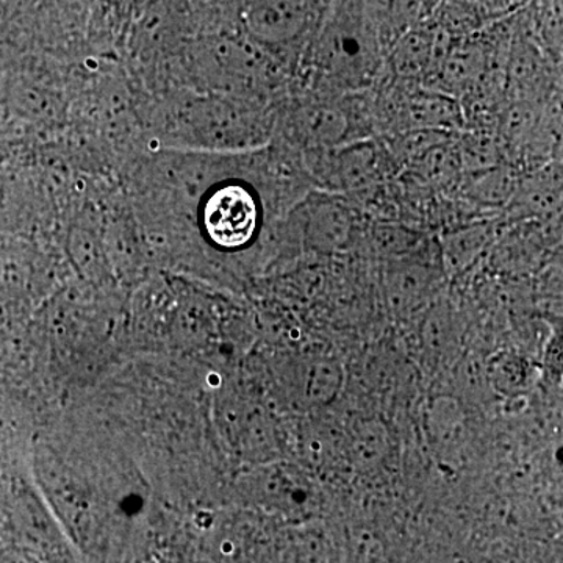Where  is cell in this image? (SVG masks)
<instances>
[{
	"instance_id": "3957f363",
	"label": "cell",
	"mask_w": 563,
	"mask_h": 563,
	"mask_svg": "<svg viewBox=\"0 0 563 563\" xmlns=\"http://www.w3.org/2000/svg\"><path fill=\"white\" fill-rule=\"evenodd\" d=\"M179 136L192 150L242 152L268 146L272 124L261 103L231 96H191L176 107Z\"/></svg>"
},
{
	"instance_id": "7a4b0ae2",
	"label": "cell",
	"mask_w": 563,
	"mask_h": 563,
	"mask_svg": "<svg viewBox=\"0 0 563 563\" xmlns=\"http://www.w3.org/2000/svg\"><path fill=\"white\" fill-rule=\"evenodd\" d=\"M318 77L332 90H355L379 68V47L361 0H335L313 44Z\"/></svg>"
},
{
	"instance_id": "9c48e42d",
	"label": "cell",
	"mask_w": 563,
	"mask_h": 563,
	"mask_svg": "<svg viewBox=\"0 0 563 563\" xmlns=\"http://www.w3.org/2000/svg\"><path fill=\"white\" fill-rule=\"evenodd\" d=\"M146 2L147 0H113V5L124 13H131L132 10L141 9Z\"/></svg>"
},
{
	"instance_id": "5b68a950",
	"label": "cell",
	"mask_w": 563,
	"mask_h": 563,
	"mask_svg": "<svg viewBox=\"0 0 563 563\" xmlns=\"http://www.w3.org/2000/svg\"><path fill=\"white\" fill-rule=\"evenodd\" d=\"M292 213L298 214L317 246L343 244L350 239L354 225V210L333 192H309L301 202L296 203Z\"/></svg>"
},
{
	"instance_id": "277c9868",
	"label": "cell",
	"mask_w": 563,
	"mask_h": 563,
	"mask_svg": "<svg viewBox=\"0 0 563 563\" xmlns=\"http://www.w3.org/2000/svg\"><path fill=\"white\" fill-rule=\"evenodd\" d=\"M317 18L314 0H244L242 5L244 33L266 52L296 46Z\"/></svg>"
},
{
	"instance_id": "6da1fadb",
	"label": "cell",
	"mask_w": 563,
	"mask_h": 563,
	"mask_svg": "<svg viewBox=\"0 0 563 563\" xmlns=\"http://www.w3.org/2000/svg\"><path fill=\"white\" fill-rule=\"evenodd\" d=\"M301 162L274 147L242 152L172 151L147 166L154 206L195 222L213 250H250L309 190Z\"/></svg>"
},
{
	"instance_id": "52a82bcc",
	"label": "cell",
	"mask_w": 563,
	"mask_h": 563,
	"mask_svg": "<svg viewBox=\"0 0 563 563\" xmlns=\"http://www.w3.org/2000/svg\"><path fill=\"white\" fill-rule=\"evenodd\" d=\"M435 51V40L428 31L406 33L396 43L391 54L393 69L404 77L418 76L431 63Z\"/></svg>"
},
{
	"instance_id": "ba28073f",
	"label": "cell",
	"mask_w": 563,
	"mask_h": 563,
	"mask_svg": "<svg viewBox=\"0 0 563 563\" xmlns=\"http://www.w3.org/2000/svg\"><path fill=\"white\" fill-rule=\"evenodd\" d=\"M459 5L465 7V9L484 10L487 7L495 5V0H454Z\"/></svg>"
},
{
	"instance_id": "8992f818",
	"label": "cell",
	"mask_w": 563,
	"mask_h": 563,
	"mask_svg": "<svg viewBox=\"0 0 563 563\" xmlns=\"http://www.w3.org/2000/svg\"><path fill=\"white\" fill-rule=\"evenodd\" d=\"M295 131L306 151H325L343 146L352 132L350 111L331 99H314L299 107Z\"/></svg>"
}]
</instances>
